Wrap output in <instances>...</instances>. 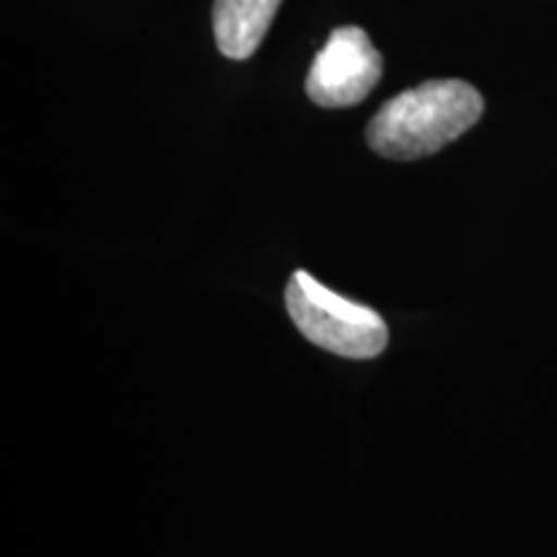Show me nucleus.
<instances>
[{
    "instance_id": "nucleus-3",
    "label": "nucleus",
    "mask_w": 557,
    "mask_h": 557,
    "mask_svg": "<svg viewBox=\"0 0 557 557\" xmlns=\"http://www.w3.org/2000/svg\"><path fill=\"white\" fill-rule=\"evenodd\" d=\"M382 78V54L361 26H338L312 60L308 96L323 109L357 107Z\"/></svg>"
},
{
    "instance_id": "nucleus-2",
    "label": "nucleus",
    "mask_w": 557,
    "mask_h": 557,
    "mask_svg": "<svg viewBox=\"0 0 557 557\" xmlns=\"http://www.w3.org/2000/svg\"><path fill=\"white\" fill-rule=\"evenodd\" d=\"M284 299L299 333L336 357L374 359L387 348V325L377 310L336 295L308 271L292 274Z\"/></svg>"
},
{
    "instance_id": "nucleus-4",
    "label": "nucleus",
    "mask_w": 557,
    "mask_h": 557,
    "mask_svg": "<svg viewBox=\"0 0 557 557\" xmlns=\"http://www.w3.org/2000/svg\"><path fill=\"white\" fill-rule=\"evenodd\" d=\"M282 0H214L212 29L220 52L248 60L261 47Z\"/></svg>"
},
{
    "instance_id": "nucleus-1",
    "label": "nucleus",
    "mask_w": 557,
    "mask_h": 557,
    "mask_svg": "<svg viewBox=\"0 0 557 557\" xmlns=\"http://www.w3.org/2000/svg\"><path fill=\"white\" fill-rule=\"evenodd\" d=\"M483 96L465 81H426L382 103L367 127V143L389 160L434 156L483 116Z\"/></svg>"
}]
</instances>
